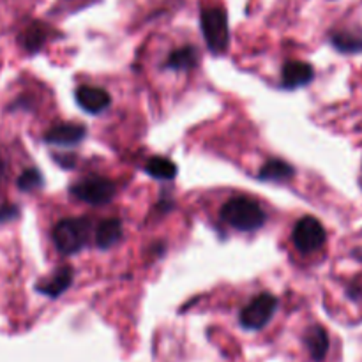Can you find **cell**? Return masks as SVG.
Wrapping results in <instances>:
<instances>
[{
    "label": "cell",
    "instance_id": "17",
    "mask_svg": "<svg viewBox=\"0 0 362 362\" xmlns=\"http://www.w3.org/2000/svg\"><path fill=\"white\" fill-rule=\"evenodd\" d=\"M145 172L158 180H172L177 177V165L166 158H151L145 165Z\"/></svg>",
    "mask_w": 362,
    "mask_h": 362
},
{
    "label": "cell",
    "instance_id": "20",
    "mask_svg": "<svg viewBox=\"0 0 362 362\" xmlns=\"http://www.w3.org/2000/svg\"><path fill=\"white\" fill-rule=\"evenodd\" d=\"M361 296H362V290L359 288V286H350V288H349V297H350V299L357 300V299H361Z\"/></svg>",
    "mask_w": 362,
    "mask_h": 362
},
{
    "label": "cell",
    "instance_id": "11",
    "mask_svg": "<svg viewBox=\"0 0 362 362\" xmlns=\"http://www.w3.org/2000/svg\"><path fill=\"white\" fill-rule=\"evenodd\" d=\"M304 345H306L311 359L315 362H322L327 357L329 345H331L327 331H325L322 325H311V327L304 332Z\"/></svg>",
    "mask_w": 362,
    "mask_h": 362
},
{
    "label": "cell",
    "instance_id": "7",
    "mask_svg": "<svg viewBox=\"0 0 362 362\" xmlns=\"http://www.w3.org/2000/svg\"><path fill=\"white\" fill-rule=\"evenodd\" d=\"M76 98L78 106H80L83 112L90 113V115H98V113L105 112L110 106L112 99L110 94L101 87H90V85H81L80 88L74 94Z\"/></svg>",
    "mask_w": 362,
    "mask_h": 362
},
{
    "label": "cell",
    "instance_id": "18",
    "mask_svg": "<svg viewBox=\"0 0 362 362\" xmlns=\"http://www.w3.org/2000/svg\"><path fill=\"white\" fill-rule=\"evenodd\" d=\"M16 184L21 191H34L42 186V175L35 168H28L18 177Z\"/></svg>",
    "mask_w": 362,
    "mask_h": 362
},
{
    "label": "cell",
    "instance_id": "6",
    "mask_svg": "<svg viewBox=\"0 0 362 362\" xmlns=\"http://www.w3.org/2000/svg\"><path fill=\"white\" fill-rule=\"evenodd\" d=\"M324 225L313 216H304L296 223L292 230V243L300 253H315L325 244Z\"/></svg>",
    "mask_w": 362,
    "mask_h": 362
},
{
    "label": "cell",
    "instance_id": "1",
    "mask_svg": "<svg viewBox=\"0 0 362 362\" xmlns=\"http://www.w3.org/2000/svg\"><path fill=\"white\" fill-rule=\"evenodd\" d=\"M221 219L240 232H253L265 225V212L251 198L235 197L223 205Z\"/></svg>",
    "mask_w": 362,
    "mask_h": 362
},
{
    "label": "cell",
    "instance_id": "16",
    "mask_svg": "<svg viewBox=\"0 0 362 362\" xmlns=\"http://www.w3.org/2000/svg\"><path fill=\"white\" fill-rule=\"evenodd\" d=\"M46 39H48V30L42 23H32L30 27L25 28L23 34L20 35V41L23 45V48L27 52L35 53L41 49V46L45 45Z\"/></svg>",
    "mask_w": 362,
    "mask_h": 362
},
{
    "label": "cell",
    "instance_id": "19",
    "mask_svg": "<svg viewBox=\"0 0 362 362\" xmlns=\"http://www.w3.org/2000/svg\"><path fill=\"white\" fill-rule=\"evenodd\" d=\"M20 211H18L16 205H2L0 207V223L13 221V219L18 218Z\"/></svg>",
    "mask_w": 362,
    "mask_h": 362
},
{
    "label": "cell",
    "instance_id": "9",
    "mask_svg": "<svg viewBox=\"0 0 362 362\" xmlns=\"http://www.w3.org/2000/svg\"><path fill=\"white\" fill-rule=\"evenodd\" d=\"M85 136H87V129L81 124H59L45 134V141L49 145H59V147H73L80 144Z\"/></svg>",
    "mask_w": 362,
    "mask_h": 362
},
{
    "label": "cell",
    "instance_id": "4",
    "mask_svg": "<svg viewBox=\"0 0 362 362\" xmlns=\"http://www.w3.org/2000/svg\"><path fill=\"white\" fill-rule=\"evenodd\" d=\"M278 310V299L272 293H260L243 311L239 322L247 331H260L271 322Z\"/></svg>",
    "mask_w": 362,
    "mask_h": 362
},
{
    "label": "cell",
    "instance_id": "12",
    "mask_svg": "<svg viewBox=\"0 0 362 362\" xmlns=\"http://www.w3.org/2000/svg\"><path fill=\"white\" fill-rule=\"evenodd\" d=\"M331 42L341 53H361L362 52V28H341L331 34Z\"/></svg>",
    "mask_w": 362,
    "mask_h": 362
},
{
    "label": "cell",
    "instance_id": "15",
    "mask_svg": "<svg viewBox=\"0 0 362 362\" xmlns=\"http://www.w3.org/2000/svg\"><path fill=\"white\" fill-rule=\"evenodd\" d=\"M198 62V52L194 46H182L170 53L165 67L172 71H187L193 69Z\"/></svg>",
    "mask_w": 362,
    "mask_h": 362
},
{
    "label": "cell",
    "instance_id": "14",
    "mask_svg": "<svg viewBox=\"0 0 362 362\" xmlns=\"http://www.w3.org/2000/svg\"><path fill=\"white\" fill-rule=\"evenodd\" d=\"M293 175H296V170L292 165L281 161V159H271L262 166L258 179L265 180V182H285V180L292 179Z\"/></svg>",
    "mask_w": 362,
    "mask_h": 362
},
{
    "label": "cell",
    "instance_id": "3",
    "mask_svg": "<svg viewBox=\"0 0 362 362\" xmlns=\"http://www.w3.org/2000/svg\"><path fill=\"white\" fill-rule=\"evenodd\" d=\"M202 34H204L207 48L214 55H221L228 49L230 28L226 13L219 7H204L200 14Z\"/></svg>",
    "mask_w": 362,
    "mask_h": 362
},
{
    "label": "cell",
    "instance_id": "8",
    "mask_svg": "<svg viewBox=\"0 0 362 362\" xmlns=\"http://www.w3.org/2000/svg\"><path fill=\"white\" fill-rule=\"evenodd\" d=\"M315 69L311 64L303 60H290L281 69V85L285 88H300L306 87L313 81Z\"/></svg>",
    "mask_w": 362,
    "mask_h": 362
},
{
    "label": "cell",
    "instance_id": "13",
    "mask_svg": "<svg viewBox=\"0 0 362 362\" xmlns=\"http://www.w3.org/2000/svg\"><path fill=\"white\" fill-rule=\"evenodd\" d=\"M122 239V223L120 219H103L95 228V244L101 250H110Z\"/></svg>",
    "mask_w": 362,
    "mask_h": 362
},
{
    "label": "cell",
    "instance_id": "2",
    "mask_svg": "<svg viewBox=\"0 0 362 362\" xmlns=\"http://www.w3.org/2000/svg\"><path fill=\"white\" fill-rule=\"evenodd\" d=\"M90 233V221L87 218L60 219L53 228V243L59 253L74 255L87 244Z\"/></svg>",
    "mask_w": 362,
    "mask_h": 362
},
{
    "label": "cell",
    "instance_id": "5",
    "mask_svg": "<svg viewBox=\"0 0 362 362\" xmlns=\"http://www.w3.org/2000/svg\"><path fill=\"white\" fill-rule=\"evenodd\" d=\"M71 194L90 205H105L113 200L117 193L115 184L105 177H87L71 186Z\"/></svg>",
    "mask_w": 362,
    "mask_h": 362
},
{
    "label": "cell",
    "instance_id": "21",
    "mask_svg": "<svg viewBox=\"0 0 362 362\" xmlns=\"http://www.w3.org/2000/svg\"><path fill=\"white\" fill-rule=\"evenodd\" d=\"M4 173H6V165H4V161L0 159V180L4 179Z\"/></svg>",
    "mask_w": 362,
    "mask_h": 362
},
{
    "label": "cell",
    "instance_id": "10",
    "mask_svg": "<svg viewBox=\"0 0 362 362\" xmlns=\"http://www.w3.org/2000/svg\"><path fill=\"white\" fill-rule=\"evenodd\" d=\"M73 278H74L73 269H71L69 265H64V267H60L52 278L39 283V285L35 286V290H37L39 293H42V296L49 297V299H57V297L62 296V293L73 285Z\"/></svg>",
    "mask_w": 362,
    "mask_h": 362
}]
</instances>
